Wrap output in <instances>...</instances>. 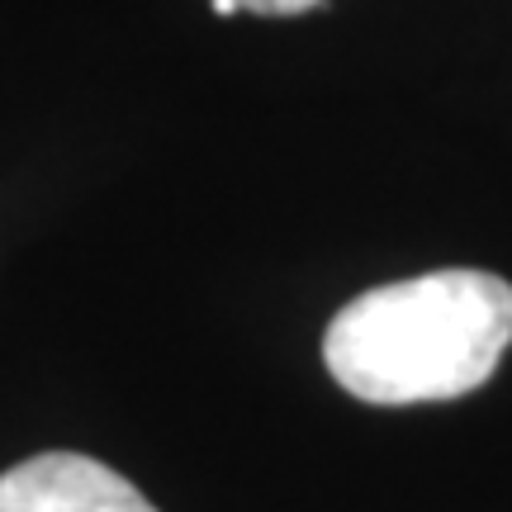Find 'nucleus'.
Returning <instances> with one entry per match:
<instances>
[{
  "label": "nucleus",
  "mask_w": 512,
  "mask_h": 512,
  "mask_svg": "<svg viewBox=\"0 0 512 512\" xmlns=\"http://www.w3.org/2000/svg\"><path fill=\"white\" fill-rule=\"evenodd\" d=\"M512 342V285L489 271H427L351 299L323 332L332 380L361 403L460 399Z\"/></svg>",
  "instance_id": "nucleus-1"
},
{
  "label": "nucleus",
  "mask_w": 512,
  "mask_h": 512,
  "mask_svg": "<svg viewBox=\"0 0 512 512\" xmlns=\"http://www.w3.org/2000/svg\"><path fill=\"white\" fill-rule=\"evenodd\" d=\"M0 512H157L124 475L76 451H48L0 475Z\"/></svg>",
  "instance_id": "nucleus-2"
},
{
  "label": "nucleus",
  "mask_w": 512,
  "mask_h": 512,
  "mask_svg": "<svg viewBox=\"0 0 512 512\" xmlns=\"http://www.w3.org/2000/svg\"><path fill=\"white\" fill-rule=\"evenodd\" d=\"M247 15H309V10H318L323 0H238Z\"/></svg>",
  "instance_id": "nucleus-3"
},
{
  "label": "nucleus",
  "mask_w": 512,
  "mask_h": 512,
  "mask_svg": "<svg viewBox=\"0 0 512 512\" xmlns=\"http://www.w3.org/2000/svg\"><path fill=\"white\" fill-rule=\"evenodd\" d=\"M209 10H214V15H219V19H233V15H242V5H238V0H209Z\"/></svg>",
  "instance_id": "nucleus-4"
}]
</instances>
